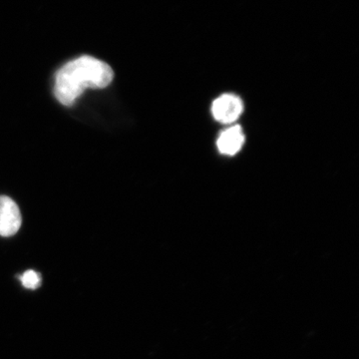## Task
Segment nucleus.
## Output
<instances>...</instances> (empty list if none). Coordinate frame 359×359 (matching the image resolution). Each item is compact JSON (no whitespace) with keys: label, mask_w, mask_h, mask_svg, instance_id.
Returning <instances> with one entry per match:
<instances>
[{"label":"nucleus","mask_w":359,"mask_h":359,"mask_svg":"<svg viewBox=\"0 0 359 359\" xmlns=\"http://www.w3.org/2000/svg\"><path fill=\"white\" fill-rule=\"evenodd\" d=\"M114 72L104 61L81 56L59 69L54 94L61 104L71 106L87 88H105L112 82Z\"/></svg>","instance_id":"nucleus-1"},{"label":"nucleus","mask_w":359,"mask_h":359,"mask_svg":"<svg viewBox=\"0 0 359 359\" xmlns=\"http://www.w3.org/2000/svg\"><path fill=\"white\" fill-rule=\"evenodd\" d=\"M22 218L20 208L13 199L0 196V236L13 237L20 231Z\"/></svg>","instance_id":"nucleus-2"},{"label":"nucleus","mask_w":359,"mask_h":359,"mask_svg":"<svg viewBox=\"0 0 359 359\" xmlns=\"http://www.w3.org/2000/svg\"><path fill=\"white\" fill-rule=\"evenodd\" d=\"M244 105L238 96L224 94L212 104V112L217 121L231 124L242 114Z\"/></svg>","instance_id":"nucleus-3"},{"label":"nucleus","mask_w":359,"mask_h":359,"mask_svg":"<svg viewBox=\"0 0 359 359\" xmlns=\"http://www.w3.org/2000/svg\"><path fill=\"white\" fill-rule=\"evenodd\" d=\"M245 143V135L240 126L230 127L219 135L218 148L222 154H237Z\"/></svg>","instance_id":"nucleus-4"},{"label":"nucleus","mask_w":359,"mask_h":359,"mask_svg":"<svg viewBox=\"0 0 359 359\" xmlns=\"http://www.w3.org/2000/svg\"><path fill=\"white\" fill-rule=\"evenodd\" d=\"M23 287L26 289L36 290L41 285V276L35 271H26L22 275L18 276Z\"/></svg>","instance_id":"nucleus-5"}]
</instances>
